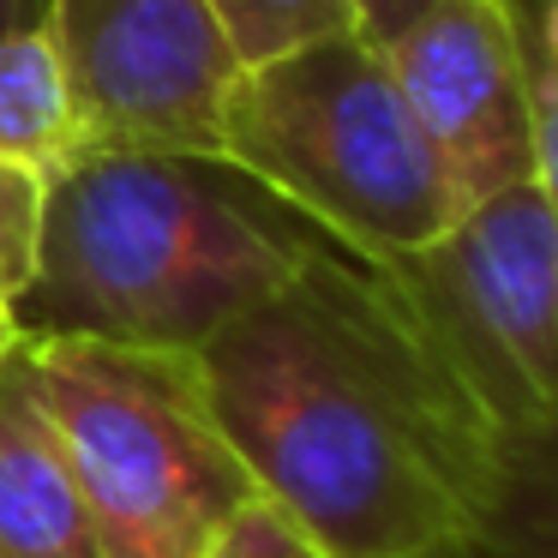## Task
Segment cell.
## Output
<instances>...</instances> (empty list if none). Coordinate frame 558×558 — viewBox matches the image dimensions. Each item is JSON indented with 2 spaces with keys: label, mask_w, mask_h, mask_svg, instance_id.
Listing matches in <instances>:
<instances>
[{
  "label": "cell",
  "mask_w": 558,
  "mask_h": 558,
  "mask_svg": "<svg viewBox=\"0 0 558 558\" xmlns=\"http://www.w3.org/2000/svg\"><path fill=\"white\" fill-rule=\"evenodd\" d=\"M198 378L258 498L330 558H445L469 541L498 438L378 265L318 234L270 301L198 349Z\"/></svg>",
  "instance_id": "6da1fadb"
},
{
  "label": "cell",
  "mask_w": 558,
  "mask_h": 558,
  "mask_svg": "<svg viewBox=\"0 0 558 558\" xmlns=\"http://www.w3.org/2000/svg\"><path fill=\"white\" fill-rule=\"evenodd\" d=\"M318 229L186 150H66L43 169V253L13 318L25 337L198 354L301 270Z\"/></svg>",
  "instance_id": "7a4b0ae2"
},
{
  "label": "cell",
  "mask_w": 558,
  "mask_h": 558,
  "mask_svg": "<svg viewBox=\"0 0 558 558\" xmlns=\"http://www.w3.org/2000/svg\"><path fill=\"white\" fill-rule=\"evenodd\" d=\"M217 157L366 265L421 253L462 217L390 61L354 31L241 66Z\"/></svg>",
  "instance_id": "3957f363"
},
{
  "label": "cell",
  "mask_w": 558,
  "mask_h": 558,
  "mask_svg": "<svg viewBox=\"0 0 558 558\" xmlns=\"http://www.w3.org/2000/svg\"><path fill=\"white\" fill-rule=\"evenodd\" d=\"M13 361L102 534H174L205 546L258 493L210 414L198 354L19 330Z\"/></svg>",
  "instance_id": "277c9868"
},
{
  "label": "cell",
  "mask_w": 558,
  "mask_h": 558,
  "mask_svg": "<svg viewBox=\"0 0 558 558\" xmlns=\"http://www.w3.org/2000/svg\"><path fill=\"white\" fill-rule=\"evenodd\" d=\"M378 270L486 433L558 426V217L541 186L481 198L433 246Z\"/></svg>",
  "instance_id": "5b68a950"
},
{
  "label": "cell",
  "mask_w": 558,
  "mask_h": 558,
  "mask_svg": "<svg viewBox=\"0 0 558 558\" xmlns=\"http://www.w3.org/2000/svg\"><path fill=\"white\" fill-rule=\"evenodd\" d=\"M43 37L61 61L73 150L217 157L241 54L210 0H49Z\"/></svg>",
  "instance_id": "8992f818"
},
{
  "label": "cell",
  "mask_w": 558,
  "mask_h": 558,
  "mask_svg": "<svg viewBox=\"0 0 558 558\" xmlns=\"http://www.w3.org/2000/svg\"><path fill=\"white\" fill-rule=\"evenodd\" d=\"M462 210L534 181V7L445 0L385 49Z\"/></svg>",
  "instance_id": "52a82bcc"
},
{
  "label": "cell",
  "mask_w": 558,
  "mask_h": 558,
  "mask_svg": "<svg viewBox=\"0 0 558 558\" xmlns=\"http://www.w3.org/2000/svg\"><path fill=\"white\" fill-rule=\"evenodd\" d=\"M0 558H102L90 498L13 354L0 366Z\"/></svg>",
  "instance_id": "ba28073f"
},
{
  "label": "cell",
  "mask_w": 558,
  "mask_h": 558,
  "mask_svg": "<svg viewBox=\"0 0 558 558\" xmlns=\"http://www.w3.org/2000/svg\"><path fill=\"white\" fill-rule=\"evenodd\" d=\"M457 558H558V426L493 445Z\"/></svg>",
  "instance_id": "9c48e42d"
},
{
  "label": "cell",
  "mask_w": 558,
  "mask_h": 558,
  "mask_svg": "<svg viewBox=\"0 0 558 558\" xmlns=\"http://www.w3.org/2000/svg\"><path fill=\"white\" fill-rule=\"evenodd\" d=\"M73 150L66 85L43 31L0 37V162L54 169Z\"/></svg>",
  "instance_id": "30bf717a"
},
{
  "label": "cell",
  "mask_w": 558,
  "mask_h": 558,
  "mask_svg": "<svg viewBox=\"0 0 558 558\" xmlns=\"http://www.w3.org/2000/svg\"><path fill=\"white\" fill-rule=\"evenodd\" d=\"M210 13L229 31L241 66L270 61L306 37L349 31V0H210Z\"/></svg>",
  "instance_id": "8fae6325"
},
{
  "label": "cell",
  "mask_w": 558,
  "mask_h": 558,
  "mask_svg": "<svg viewBox=\"0 0 558 558\" xmlns=\"http://www.w3.org/2000/svg\"><path fill=\"white\" fill-rule=\"evenodd\" d=\"M43 253V169L0 162V306L13 313Z\"/></svg>",
  "instance_id": "7c38bea8"
},
{
  "label": "cell",
  "mask_w": 558,
  "mask_h": 558,
  "mask_svg": "<svg viewBox=\"0 0 558 558\" xmlns=\"http://www.w3.org/2000/svg\"><path fill=\"white\" fill-rule=\"evenodd\" d=\"M198 558H330V553L294 517H282L270 498L253 493L217 534H210Z\"/></svg>",
  "instance_id": "4fadbf2b"
},
{
  "label": "cell",
  "mask_w": 558,
  "mask_h": 558,
  "mask_svg": "<svg viewBox=\"0 0 558 558\" xmlns=\"http://www.w3.org/2000/svg\"><path fill=\"white\" fill-rule=\"evenodd\" d=\"M534 186L558 217V61L541 49V31H534Z\"/></svg>",
  "instance_id": "5bb4252c"
},
{
  "label": "cell",
  "mask_w": 558,
  "mask_h": 558,
  "mask_svg": "<svg viewBox=\"0 0 558 558\" xmlns=\"http://www.w3.org/2000/svg\"><path fill=\"white\" fill-rule=\"evenodd\" d=\"M433 7H445V0H349V31L385 54L390 43L409 37Z\"/></svg>",
  "instance_id": "9a60e30c"
},
{
  "label": "cell",
  "mask_w": 558,
  "mask_h": 558,
  "mask_svg": "<svg viewBox=\"0 0 558 558\" xmlns=\"http://www.w3.org/2000/svg\"><path fill=\"white\" fill-rule=\"evenodd\" d=\"M198 541H174V534H102V558H198Z\"/></svg>",
  "instance_id": "2e32d148"
},
{
  "label": "cell",
  "mask_w": 558,
  "mask_h": 558,
  "mask_svg": "<svg viewBox=\"0 0 558 558\" xmlns=\"http://www.w3.org/2000/svg\"><path fill=\"white\" fill-rule=\"evenodd\" d=\"M43 7H49V0H0V37L43 31Z\"/></svg>",
  "instance_id": "e0dca14e"
},
{
  "label": "cell",
  "mask_w": 558,
  "mask_h": 558,
  "mask_svg": "<svg viewBox=\"0 0 558 558\" xmlns=\"http://www.w3.org/2000/svg\"><path fill=\"white\" fill-rule=\"evenodd\" d=\"M534 31H541V49L558 61V0H541V7H534Z\"/></svg>",
  "instance_id": "ac0fdd59"
},
{
  "label": "cell",
  "mask_w": 558,
  "mask_h": 558,
  "mask_svg": "<svg viewBox=\"0 0 558 558\" xmlns=\"http://www.w3.org/2000/svg\"><path fill=\"white\" fill-rule=\"evenodd\" d=\"M13 342H19V318L0 306V366H7V354H13Z\"/></svg>",
  "instance_id": "d6986e66"
},
{
  "label": "cell",
  "mask_w": 558,
  "mask_h": 558,
  "mask_svg": "<svg viewBox=\"0 0 558 558\" xmlns=\"http://www.w3.org/2000/svg\"><path fill=\"white\" fill-rule=\"evenodd\" d=\"M445 558H457V553H445Z\"/></svg>",
  "instance_id": "ffe728a7"
}]
</instances>
